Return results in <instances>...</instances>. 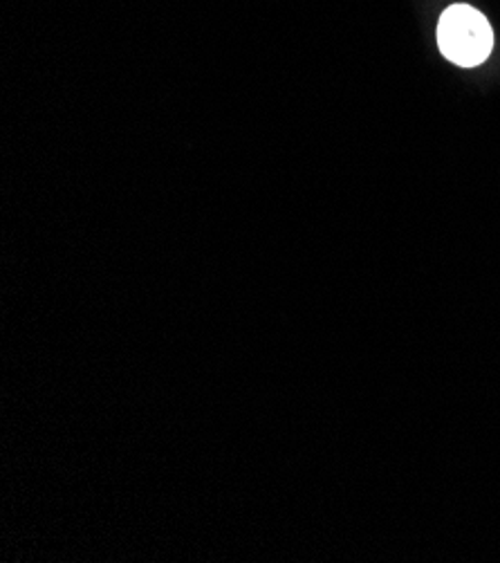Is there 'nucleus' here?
<instances>
[{
  "label": "nucleus",
  "instance_id": "f257e3e1",
  "mask_svg": "<svg viewBox=\"0 0 500 563\" xmlns=\"http://www.w3.org/2000/svg\"><path fill=\"white\" fill-rule=\"evenodd\" d=\"M437 45L452 64L476 68L491 54L493 32L478 10L469 5H452L440 16Z\"/></svg>",
  "mask_w": 500,
  "mask_h": 563
}]
</instances>
